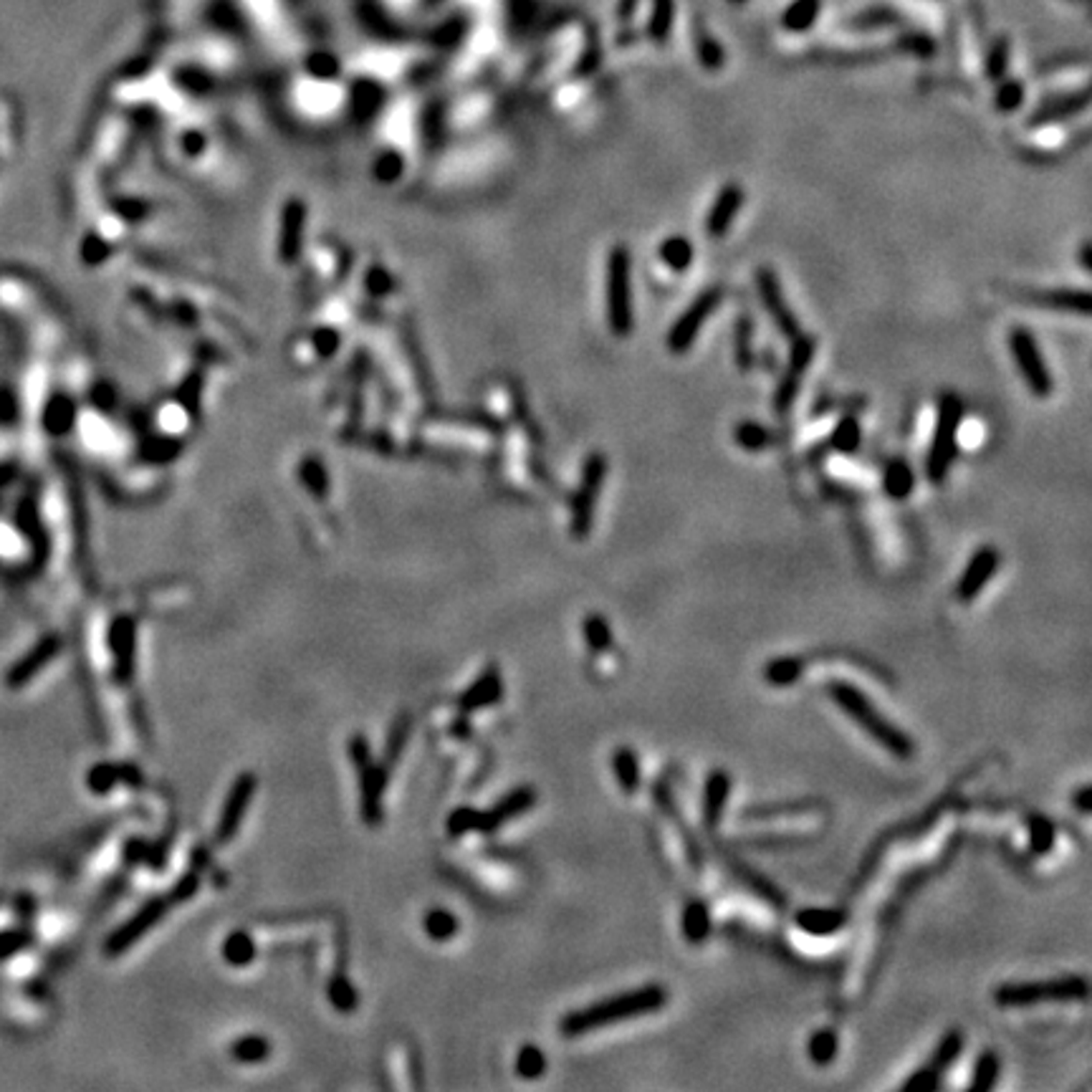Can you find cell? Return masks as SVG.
I'll use <instances>...</instances> for the list:
<instances>
[{"label": "cell", "instance_id": "obj_1", "mask_svg": "<svg viewBox=\"0 0 1092 1092\" xmlns=\"http://www.w3.org/2000/svg\"><path fill=\"white\" fill-rule=\"evenodd\" d=\"M668 1004V991L663 984H645V987L632 989V991H623V994L609 996L602 1002H594L584 1009H577L572 1014H566L564 1020L559 1021V1032L564 1037H582L594 1029L609 1027L617 1021L640 1020L647 1014H656Z\"/></svg>", "mask_w": 1092, "mask_h": 1092}, {"label": "cell", "instance_id": "obj_2", "mask_svg": "<svg viewBox=\"0 0 1092 1092\" xmlns=\"http://www.w3.org/2000/svg\"><path fill=\"white\" fill-rule=\"evenodd\" d=\"M827 693L832 696L834 704L840 705L842 713L849 716L855 723H860V728H863L865 734H870L885 752L893 753V756H898V759H910V756H913L915 753L913 738L908 736L906 731H900L893 720L885 719V716L875 708L873 701H870L858 686H852L847 680H832V683L827 686Z\"/></svg>", "mask_w": 1092, "mask_h": 1092}, {"label": "cell", "instance_id": "obj_3", "mask_svg": "<svg viewBox=\"0 0 1092 1092\" xmlns=\"http://www.w3.org/2000/svg\"><path fill=\"white\" fill-rule=\"evenodd\" d=\"M607 324L617 340H627L635 332V296H632V253L617 243L607 253L605 271Z\"/></svg>", "mask_w": 1092, "mask_h": 1092}, {"label": "cell", "instance_id": "obj_4", "mask_svg": "<svg viewBox=\"0 0 1092 1092\" xmlns=\"http://www.w3.org/2000/svg\"><path fill=\"white\" fill-rule=\"evenodd\" d=\"M963 422V400L956 392H943L936 413V428L926 453V478L930 483H943L958 455V433Z\"/></svg>", "mask_w": 1092, "mask_h": 1092}, {"label": "cell", "instance_id": "obj_5", "mask_svg": "<svg viewBox=\"0 0 1092 1092\" xmlns=\"http://www.w3.org/2000/svg\"><path fill=\"white\" fill-rule=\"evenodd\" d=\"M1090 984L1084 976H1062L1047 981H1020V984H1002L994 991V1002L999 1006H1032L1044 1002H1084Z\"/></svg>", "mask_w": 1092, "mask_h": 1092}, {"label": "cell", "instance_id": "obj_6", "mask_svg": "<svg viewBox=\"0 0 1092 1092\" xmlns=\"http://www.w3.org/2000/svg\"><path fill=\"white\" fill-rule=\"evenodd\" d=\"M349 756L359 774V801H362V819L367 825H380L382 822V794L388 786V771L385 764H377L370 753V741L356 734L349 738Z\"/></svg>", "mask_w": 1092, "mask_h": 1092}, {"label": "cell", "instance_id": "obj_7", "mask_svg": "<svg viewBox=\"0 0 1092 1092\" xmlns=\"http://www.w3.org/2000/svg\"><path fill=\"white\" fill-rule=\"evenodd\" d=\"M1006 344H1009L1011 356H1014L1017 370H1020L1021 380H1024L1029 392L1035 397H1039V400L1052 397V392H1054V377H1052L1050 367L1044 362V355L1042 349H1039V344H1037L1035 334L1029 332L1027 326H1014V329H1009V334H1006Z\"/></svg>", "mask_w": 1092, "mask_h": 1092}, {"label": "cell", "instance_id": "obj_8", "mask_svg": "<svg viewBox=\"0 0 1092 1092\" xmlns=\"http://www.w3.org/2000/svg\"><path fill=\"white\" fill-rule=\"evenodd\" d=\"M723 286H711L696 296V299L688 304V309L675 319L671 326V332L665 334V349L671 355L680 356L688 355L693 344H696L698 334L704 329V324L716 314V309L723 304Z\"/></svg>", "mask_w": 1092, "mask_h": 1092}, {"label": "cell", "instance_id": "obj_9", "mask_svg": "<svg viewBox=\"0 0 1092 1092\" xmlns=\"http://www.w3.org/2000/svg\"><path fill=\"white\" fill-rule=\"evenodd\" d=\"M963 1052V1035L961 1029H948L946 1035L941 1037V1042L936 1044V1050L928 1057L926 1065L915 1069L913 1075L908 1077L906 1083L900 1084L903 1092H933L939 1090L943 1083L946 1069H951Z\"/></svg>", "mask_w": 1092, "mask_h": 1092}, {"label": "cell", "instance_id": "obj_10", "mask_svg": "<svg viewBox=\"0 0 1092 1092\" xmlns=\"http://www.w3.org/2000/svg\"><path fill=\"white\" fill-rule=\"evenodd\" d=\"M815 355H817V340H815V337L799 334L797 340H792L789 362H786L784 372H782V380H779L777 385V392H774V410H777L779 418L789 415V410L794 407V400L799 395L801 380H804V374H807L809 364H812Z\"/></svg>", "mask_w": 1092, "mask_h": 1092}, {"label": "cell", "instance_id": "obj_11", "mask_svg": "<svg viewBox=\"0 0 1092 1092\" xmlns=\"http://www.w3.org/2000/svg\"><path fill=\"white\" fill-rule=\"evenodd\" d=\"M605 473H607L605 455L592 453L590 458L584 461L582 483H579V491H577L575 496V506H572V534H575L577 539H587V536H590Z\"/></svg>", "mask_w": 1092, "mask_h": 1092}, {"label": "cell", "instance_id": "obj_12", "mask_svg": "<svg viewBox=\"0 0 1092 1092\" xmlns=\"http://www.w3.org/2000/svg\"><path fill=\"white\" fill-rule=\"evenodd\" d=\"M170 908L172 903L167 895H157V898L147 900L145 906L139 908L130 921L121 923L119 928H114L112 933H109V939L104 941V954L109 956V958H117V956H121L124 951H130L142 936H147V930L154 928V926L167 915Z\"/></svg>", "mask_w": 1092, "mask_h": 1092}, {"label": "cell", "instance_id": "obj_13", "mask_svg": "<svg viewBox=\"0 0 1092 1092\" xmlns=\"http://www.w3.org/2000/svg\"><path fill=\"white\" fill-rule=\"evenodd\" d=\"M756 292H759L761 304L767 309V314L771 316V322H774V326L779 329V334L789 341L797 340L801 334L799 319H797V314H794L792 309H789V304H786L784 292H782V281H779V276L774 268L761 266L759 271H756Z\"/></svg>", "mask_w": 1092, "mask_h": 1092}, {"label": "cell", "instance_id": "obj_14", "mask_svg": "<svg viewBox=\"0 0 1092 1092\" xmlns=\"http://www.w3.org/2000/svg\"><path fill=\"white\" fill-rule=\"evenodd\" d=\"M256 789H259V779H256V774H251V771H243L241 777L233 782L226 801H223L218 830H215V840H218L220 845H226V842H230L235 834H238L241 822L245 819V815H248V807H251Z\"/></svg>", "mask_w": 1092, "mask_h": 1092}, {"label": "cell", "instance_id": "obj_15", "mask_svg": "<svg viewBox=\"0 0 1092 1092\" xmlns=\"http://www.w3.org/2000/svg\"><path fill=\"white\" fill-rule=\"evenodd\" d=\"M999 564H1002V554H999V549L991 546V544L973 551V557L969 559V564H966V569H963L961 577H958L956 597L961 599V602H971V599L979 597L981 592H984V587L996 577Z\"/></svg>", "mask_w": 1092, "mask_h": 1092}, {"label": "cell", "instance_id": "obj_16", "mask_svg": "<svg viewBox=\"0 0 1092 1092\" xmlns=\"http://www.w3.org/2000/svg\"><path fill=\"white\" fill-rule=\"evenodd\" d=\"M744 200H746L744 187L738 185V182H726V185L720 187L719 195H716V200H713L711 211L705 213L704 223L705 235H711L716 241L726 238V235L731 233L734 223H736L738 213L744 208Z\"/></svg>", "mask_w": 1092, "mask_h": 1092}, {"label": "cell", "instance_id": "obj_17", "mask_svg": "<svg viewBox=\"0 0 1092 1092\" xmlns=\"http://www.w3.org/2000/svg\"><path fill=\"white\" fill-rule=\"evenodd\" d=\"M536 804V789L534 786H516L514 792H509L503 799H499L491 809L478 812V830L481 834L496 832L499 827H503L511 819L521 817L529 809Z\"/></svg>", "mask_w": 1092, "mask_h": 1092}, {"label": "cell", "instance_id": "obj_18", "mask_svg": "<svg viewBox=\"0 0 1092 1092\" xmlns=\"http://www.w3.org/2000/svg\"><path fill=\"white\" fill-rule=\"evenodd\" d=\"M137 625L127 615L117 617L109 627V650H112L114 675L119 683H130L135 675V656H137Z\"/></svg>", "mask_w": 1092, "mask_h": 1092}, {"label": "cell", "instance_id": "obj_19", "mask_svg": "<svg viewBox=\"0 0 1092 1092\" xmlns=\"http://www.w3.org/2000/svg\"><path fill=\"white\" fill-rule=\"evenodd\" d=\"M58 650H61V640L56 635L40 638L24 657H18L16 663L10 665V671L6 673V686L13 688V690L24 688L28 680L36 678L58 656Z\"/></svg>", "mask_w": 1092, "mask_h": 1092}, {"label": "cell", "instance_id": "obj_20", "mask_svg": "<svg viewBox=\"0 0 1092 1092\" xmlns=\"http://www.w3.org/2000/svg\"><path fill=\"white\" fill-rule=\"evenodd\" d=\"M1029 307H1042L1065 314H1090V293L1084 289H1047V292H1021Z\"/></svg>", "mask_w": 1092, "mask_h": 1092}, {"label": "cell", "instance_id": "obj_21", "mask_svg": "<svg viewBox=\"0 0 1092 1092\" xmlns=\"http://www.w3.org/2000/svg\"><path fill=\"white\" fill-rule=\"evenodd\" d=\"M501 698H503L501 673L491 665L488 671L481 673V675L466 688V693H463L461 701H458V708H461V713H473L499 704Z\"/></svg>", "mask_w": 1092, "mask_h": 1092}, {"label": "cell", "instance_id": "obj_22", "mask_svg": "<svg viewBox=\"0 0 1092 1092\" xmlns=\"http://www.w3.org/2000/svg\"><path fill=\"white\" fill-rule=\"evenodd\" d=\"M731 797V774L723 768H716L705 777L704 784V801H701V812H704V825L708 830H716L723 817V809Z\"/></svg>", "mask_w": 1092, "mask_h": 1092}, {"label": "cell", "instance_id": "obj_23", "mask_svg": "<svg viewBox=\"0 0 1092 1092\" xmlns=\"http://www.w3.org/2000/svg\"><path fill=\"white\" fill-rule=\"evenodd\" d=\"M1087 102H1090L1087 89L1075 91V94H1065V97L1052 99V102H1044V104L1029 117V127H1047V124H1057V121L1062 119H1069V117L1084 112V109H1087Z\"/></svg>", "mask_w": 1092, "mask_h": 1092}, {"label": "cell", "instance_id": "obj_24", "mask_svg": "<svg viewBox=\"0 0 1092 1092\" xmlns=\"http://www.w3.org/2000/svg\"><path fill=\"white\" fill-rule=\"evenodd\" d=\"M794 923L809 936H832L847 923V913L834 908H801L794 915Z\"/></svg>", "mask_w": 1092, "mask_h": 1092}, {"label": "cell", "instance_id": "obj_25", "mask_svg": "<svg viewBox=\"0 0 1092 1092\" xmlns=\"http://www.w3.org/2000/svg\"><path fill=\"white\" fill-rule=\"evenodd\" d=\"M657 259L673 274H686L688 268L693 266V259H696L693 241L686 238V235H668L660 243V248H657Z\"/></svg>", "mask_w": 1092, "mask_h": 1092}, {"label": "cell", "instance_id": "obj_26", "mask_svg": "<svg viewBox=\"0 0 1092 1092\" xmlns=\"http://www.w3.org/2000/svg\"><path fill=\"white\" fill-rule=\"evenodd\" d=\"M913 488H915L913 468H910L903 458H893V461L885 466V470H882V491H885V496H888V499H895V501H903V499H908V496L913 494Z\"/></svg>", "mask_w": 1092, "mask_h": 1092}, {"label": "cell", "instance_id": "obj_27", "mask_svg": "<svg viewBox=\"0 0 1092 1092\" xmlns=\"http://www.w3.org/2000/svg\"><path fill=\"white\" fill-rule=\"evenodd\" d=\"M680 930H683V939L690 941V943H704V941L708 939V933H711V913H708L705 903H701V900H690V903L683 908V915H680Z\"/></svg>", "mask_w": 1092, "mask_h": 1092}, {"label": "cell", "instance_id": "obj_28", "mask_svg": "<svg viewBox=\"0 0 1092 1092\" xmlns=\"http://www.w3.org/2000/svg\"><path fill=\"white\" fill-rule=\"evenodd\" d=\"M801 673H804V660H801V657L779 656L764 665V673H761V675H764V680H767L768 686L786 688L794 686V683L801 678Z\"/></svg>", "mask_w": 1092, "mask_h": 1092}, {"label": "cell", "instance_id": "obj_29", "mask_svg": "<svg viewBox=\"0 0 1092 1092\" xmlns=\"http://www.w3.org/2000/svg\"><path fill=\"white\" fill-rule=\"evenodd\" d=\"M612 771L623 794H635L640 786V759L630 746H620L612 753Z\"/></svg>", "mask_w": 1092, "mask_h": 1092}, {"label": "cell", "instance_id": "obj_30", "mask_svg": "<svg viewBox=\"0 0 1092 1092\" xmlns=\"http://www.w3.org/2000/svg\"><path fill=\"white\" fill-rule=\"evenodd\" d=\"M999 1072H1002V1060H999V1054L991 1050H984L979 1057H976V1062H973L969 1090L973 1092L994 1090L996 1083H999Z\"/></svg>", "mask_w": 1092, "mask_h": 1092}, {"label": "cell", "instance_id": "obj_31", "mask_svg": "<svg viewBox=\"0 0 1092 1092\" xmlns=\"http://www.w3.org/2000/svg\"><path fill=\"white\" fill-rule=\"evenodd\" d=\"M860 443H863V428H860L858 418L855 415L840 418V422L834 425L832 435H830V448H832L834 453L852 455L860 448Z\"/></svg>", "mask_w": 1092, "mask_h": 1092}, {"label": "cell", "instance_id": "obj_32", "mask_svg": "<svg viewBox=\"0 0 1092 1092\" xmlns=\"http://www.w3.org/2000/svg\"><path fill=\"white\" fill-rule=\"evenodd\" d=\"M734 443L746 453H764L771 448V433L756 420H738L734 428Z\"/></svg>", "mask_w": 1092, "mask_h": 1092}, {"label": "cell", "instance_id": "obj_33", "mask_svg": "<svg viewBox=\"0 0 1092 1092\" xmlns=\"http://www.w3.org/2000/svg\"><path fill=\"white\" fill-rule=\"evenodd\" d=\"M807 1052H809V1060L815 1062V1065H819V1068L832 1065V1062L837 1060V1052H840V1039H837V1032L830 1027L817 1029L815 1035L809 1037Z\"/></svg>", "mask_w": 1092, "mask_h": 1092}, {"label": "cell", "instance_id": "obj_34", "mask_svg": "<svg viewBox=\"0 0 1092 1092\" xmlns=\"http://www.w3.org/2000/svg\"><path fill=\"white\" fill-rule=\"evenodd\" d=\"M268 1054H271V1042L266 1037L248 1035L230 1044V1057L241 1065H259V1062L268 1060Z\"/></svg>", "mask_w": 1092, "mask_h": 1092}, {"label": "cell", "instance_id": "obj_35", "mask_svg": "<svg viewBox=\"0 0 1092 1092\" xmlns=\"http://www.w3.org/2000/svg\"><path fill=\"white\" fill-rule=\"evenodd\" d=\"M817 13H819V0H794L792 6L784 10L782 24H784L786 31L801 33V31H807V28H812V25H815V21H817Z\"/></svg>", "mask_w": 1092, "mask_h": 1092}, {"label": "cell", "instance_id": "obj_36", "mask_svg": "<svg viewBox=\"0 0 1092 1092\" xmlns=\"http://www.w3.org/2000/svg\"><path fill=\"white\" fill-rule=\"evenodd\" d=\"M223 958L230 966H248L256 958V943L245 930H235L223 943Z\"/></svg>", "mask_w": 1092, "mask_h": 1092}, {"label": "cell", "instance_id": "obj_37", "mask_svg": "<svg viewBox=\"0 0 1092 1092\" xmlns=\"http://www.w3.org/2000/svg\"><path fill=\"white\" fill-rule=\"evenodd\" d=\"M422 928L433 941H451L458 933V918L451 910L443 908H433L430 913L422 918Z\"/></svg>", "mask_w": 1092, "mask_h": 1092}, {"label": "cell", "instance_id": "obj_38", "mask_svg": "<svg viewBox=\"0 0 1092 1092\" xmlns=\"http://www.w3.org/2000/svg\"><path fill=\"white\" fill-rule=\"evenodd\" d=\"M673 16H675V0H656L653 3L647 33H650V39L656 40V43H665V39L671 36Z\"/></svg>", "mask_w": 1092, "mask_h": 1092}, {"label": "cell", "instance_id": "obj_39", "mask_svg": "<svg viewBox=\"0 0 1092 1092\" xmlns=\"http://www.w3.org/2000/svg\"><path fill=\"white\" fill-rule=\"evenodd\" d=\"M582 635L584 640H587V645H590L594 653H607V650L612 647V642H615V638H612V627H609V623H607L602 615L584 617Z\"/></svg>", "mask_w": 1092, "mask_h": 1092}, {"label": "cell", "instance_id": "obj_40", "mask_svg": "<svg viewBox=\"0 0 1092 1092\" xmlns=\"http://www.w3.org/2000/svg\"><path fill=\"white\" fill-rule=\"evenodd\" d=\"M546 1069V1057L536 1044H524L516 1054V1072L524 1080H539Z\"/></svg>", "mask_w": 1092, "mask_h": 1092}, {"label": "cell", "instance_id": "obj_41", "mask_svg": "<svg viewBox=\"0 0 1092 1092\" xmlns=\"http://www.w3.org/2000/svg\"><path fill=\"white\" fill-rule=\"evenodd\" d=\"M1027 827H1029V847H1032V852H1037V855H1047L1052 849V845H1054V825H1052L1047 817H1042V815H1035V817L1027 819Z\"/></svg>", "mask_w": 1092, "mask_h": 1092}, {"label": "cell", "instance_id": "obj_42", "mask_svg": "<svg viewBox=\"0 0 1092 1092\" xmlns=\"http://www.w3.org/2000/svg\"><path fill=\"white\" fill-rule=\"evenodd\" d=\"M734 355H736L738 370L749 372L753 367V326L752 319H746V316H741L736 324V349H734Z\"/></svg>", "mask_w": 1092, "mask_h": 1092}, {"label": "cell", "instance_id": "obj_43", "mask_svg": "<svg viewBox=\"0 0 1092 1092\" xmlns=\"http://www.w3.org/2000/svg\"><path fill=\"white\" fill-rule=\"evenodd\" d=\"M696 54H698V61H701V66H704L705 71H719V69H723L726 54H723V49H720L719 40L713 39V36H708V33H698Z\"/></svg>", "mask_w": 1092, "mask_h": 1092}, {"label": "cell", "instance_id": "obj_44", "mask_svg": "<svg viewBox=\"0 0 1092 1092\" xmlns=\"http://www.w3.org/2000/svg\"><path fill=\"white\" fill-rule=\"evenodd\" d=\"M1021 104H1024V84L1017 79H1004L1002 84H999V89H996L994 97L996 109L1002 114H1011L1017 112Z\"/></svg>", "mask_w": 1092, "mask_h": 1092}, {"label": "cell", "instance_id": "obj_45", "mask_svg": "<svg viewBox=\"0 0 1092 1092\" xmlns=\"http://www.w3.org/2000/svg\"><path fill=\"white\" fill-rule=\"evenodd\" d=\"M407 738H410V716H403V719L397 720L395 726H392V731H389L388 744H385V753H382L380 764H385L388 768L392 767V764L400 759V753H403L404 744H407Z\"/></svg>", "mask_w": 1092, "mask_h": 1092}, {"label": "cell", "instance_id": "obj_46", "mask_svg": "<svg viewBox=\"0 0 1092 1092\" xmlns=\"http://www.w3.org/2000/svg\"><path fill=\"white\" fill-rule=\"evenodd\" d=\"M119 782V764H94L87 774V784L94 794H109Z\"/></svg>", "mask_w": 1092, "mask_h": 1092}, {"label": "cell", "instance_id": "obj_47", "mask_svg": "<svg viewBox=\"0 0 1092 1092\" xmlns=\"http://www.w3.org/2000/svg\"><path fill=\"white\" fill-rule=\"evenodd\" d=\"M329 1002H332L340 1011H344V1014L356 1009V1002H359V999H356L355 987L349 984L347 976H337V979H332V984H329Z\"/></svg>", "mask_w": 1092, "mask_h": 1092}, {"label": "cell", "instance_id": "obj_48", "mask_svg": "<svg viewBox=\"0 0 1092 1092\" xmlns=\"http://www.w3.org/2000/svg\"><path fill=\"white\" fill-rule=\"evenodd\" d=\"M478 812H481V809L473 807H458L455 812H451V817H448V834H451V837H463V834L476 832Z\"/></svg>", "mask_w": 1092, "mask_h": 1092}, {"label": "cell", "instance_id": "obj_49", "mask_svg": "<svg viewBox=\"0 0 1092 1092\" xmlns=\"http://www.w3.org/2000/svg\"><path fill=\"white\" fill-rule=\"evenodd\" d=\"M31 933L25 928H10L0 930V958H10L18 951H24L25 946H31Z\"/></svg>", "mask_w": 1092, "mask_h": 1092}, {"label": "cell", "instance_id": "obj_50", "mask_svg": "<svg viewBox=\"0 0 1092 1092\" xmlns=\"http://www.w3.org/2000/svg\"><path fill=\"white\" fill-rule=\"evenodd\" d=\"M1006 61H1009V40L1006 39H999L991 46V51H989L987 56V76L989 79H1002L1004 71H1006Z\"/></svg>", "mask_w": 1092, "mask_h": 1092}, {"label": "cell", "instance_id": "obj_51", "mask_svg": "<svg viewBox=\"0 0 1092 1092\" xmlns=\"http://www.w3.org/2000/svg\"><path fill=\"white\" fill-rule=\"evenodd\" d=\"M200 890V875L198 873H187L182 875L175 885H172V890L167 893V898H170V903L175 906V903H185V900L195 898V893Z\"/></svg>", "mask_w": 1092, "mask_h": 1092}, {"label": "cell", "instance_id": "obj_52", "mask_svg": "<svg viewBox=\"0 0 1092 1092\" xmlns=\"http://www.w3.org/2000/svg\"><path fill=\"white\" fill-rule=\"evenodd\" d=\"M1072 801H1075V807L1080 815H1090L1092 812V786L1090 784L1080 786V789L1072 794Z\"/></svg>", "mask_w": 1092, "mask_h": 1092}, {"label": "cell", "instance_id": "obj_53", "mask_svg": "<svg viewBox=\"0 0 1092 1092\" xmlns=\"http://www.w3.org/2000/svg\"><path fill=\"white\" fill-rule=\"evenodd\" d=\"M124 855H127V863H137V860H142L147 855V849L142 842L132 840L127 842V849H124Z\"/></svg>", "mask_w": 1092, "mask_h": 1092}, {"label": "cell", "instance_id": "obj_54", "mask_svg": "<svg viewBox=\"0 0 1092 1092\" xmlns=\"http://www.w3.org/2000/svg\"><path fill=\"white\" fill-rule=\"evenodd\" d=\"M1092 243L1090 241H1083L1080 243V266H1083L1084 274H1090L1092 271Z\"/></svg>", "mask_w": 1092, "mask_h": 1092}, {"label": "cell", "instance_id": "obj_55", "mask_svg": "<svg viewBox=\"0 0 1092 1092\" xmlns=\"http://www.w3.org/2000/svg\"><path fill=\"white\" fill-rule=\"evenodd\" d=\"M453 734L455 736H463V738L470 736V723H468V719H466V713H461V716L453 720Z\"/></svg>", "mask_w": 1092, "mask_h": 1092}, {"label": "cell", "instance_id": "obj_56", "mask_svg": "<svg viewBox=\"0 0 1092 1092\" xmlns=\"http://www.w3.org/2000/svg\"><path fill=\"white\" fill-rule=\"evenodd\" d=\"M731 3H736V6H741V3H744V0H731Z\"/></svg>", "mask_w": 1092, "mask_h": 1092}]
</instances>
